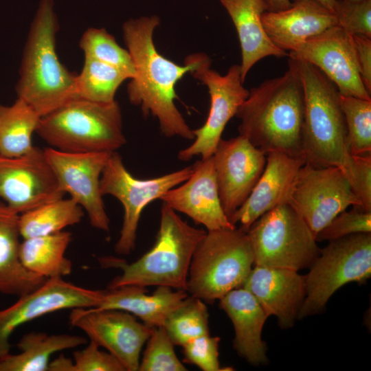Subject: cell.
<instances>
[{"label": "cell", "instance_id": "1", "mask_svg": "<svg viewBox=\"0 0 371 371\" xmlns=\"http://www.w3.org/2000/svg\"><path fill=\"white\" fill-rule=\"evenodd\" d=\"M156 16L126 21L123 37L135 67V75L127 87L128 99L140 106L144 115L157 117L161 132L167 137L178 136L194 139L192 130L175 104V85L192 68L186 57L179 65L161 55L153 42V32L159 25Z\"/></svg>", "mask_w": 371, "mask_h": 371}, {"label": "cell", "instance_id": "2", "mask_svg": "<svg viewBox=\"0 0 371 371\" xmlns=\"http://www.w3.org/2000/svg\"><path fill=\"white\" fill-rule=\"evenodd\" d=\"M288 63L282 76L251 89L236 114L240 121L238 131L265 155L278 151L304 157L303 87L295 67Z\"/></svg>", "mask_w": 371, "mask_h": 371}, {"label": "cell", "instance_id": "3", "mask_svg": "<svg viewBox=\"0 0 371 371\" xmlns=\"http://www.w3.org/2000/svg\"><path fill=\"white\" fill-rule=\"evenodd\" d=\"M206 233L207 231L190 225L163 203L159 230L149 251L131 263L113 256L98 259L102 267L121 271L107 288L156 286L186 291L193 254Z\"/></svg>", "mask_w": 371, "mask_h": 371}, {"label": "cell", "instance_id": "4", "mask_svg": "<svg viewBox=\"0 0 371 371\" xmlns=\"http://www.w3.org/2000/svg\"><path fill=\"white\" fill-rule=\"evenodd\" d=\"M289 60L295 67L303 87L302 149L306 164L315 167H337L351 185L352 158L337 87L313 65L291 58Z\"/></svg>", "mask_w": 371, "mask_h": 371}, {"label": "cell", "instance_id": "5", "mask_svg": "<svg viewBox=\"0 0 371 371\" xmlns=\"http://www.w3.org/2000/svg\"><path fill=\"white\" fill-rule=\"evenodd\" d=\"M58 23L53 0H41L25 45L17 98L41 117L76 97V75L59 60L56 52Z\"/></svg>", "mask_w": 371, "mask_h": 371}, {"label": "cell", "instance_id": "6", "mask_svg": "<svg viewBox=\"0 0 371 371\" xmlns=\"http://www.w3.org/2000/svg\"><path fill=\"white\" fill-rule=\"evenodd\" d=\"M36 132L52 148L67 153H112L126 142L116 100L73 98L41 116Z\"/></svg>", "mask_w": 371, "mask_h": 371}, {"label": "cell", "instance_id": "7", "mask_svg": "<svg viewBox=\"0 0 371 371\" xmlns=\"http://www.w3.org/2000/svg\"><path fill=\"white\" fill-rule=\"evenodd\" d=\"M254 265L247 232L236 227L207 231L193 254L186 291L212 303L243 286Z\"/></svg>", "mask_w": 371, "mask_h": 371}, {"label": "cell", "instance_id": "8", "mask_svg": "<svg viewBox=\"0 0 371 371\" xmlns=\"http://www.w3.org/2000/svg\"><path fill=\"white\" fill-rule=\"evenodd\" d=\"M305 276L306 295L297 319L322 311L331 296L350 282L363 283L371 276V233L329 241Z\"/></svg>", "mask_w": 371, "mask_h": 371}, {"label": "cell", "instance_id": "9", "mask_svg": "<svg viewBox=\"0 0 371 371\" xmlns=\"http://www.w3.org/2000/svg\"><path fill=\"white\" fill-rule=\"evenodd\" d=\"M247 234L254 265L299 271L309 268L320 251L313 232L289 204L262 215Z\"/></svg>", "mask_w": 371, "mask_h": 371}, {"label": "cell", "instance_id": "10", "mask_svg": "<svg viewBox=\"0 0 371 371\" xmlns=\"http://www.w3.org/2000/svg\"><path fill=\"white\" fill-rule=\"evenodd\" d=\"M193 172V166L152 179L134 177L126 169L117 151L112 152L100 177L102 196L109 194L123 205L124 217L115 251L128 255L135 249L139 221L143 210L169 190L186 181Z\"/></svg>", "mask_w": 371, "mask_h": 371}, {"label": "cell", "instance_id": "11", "mask_svg": "<svg viewBox=\"0 0 371 371\" xmlns=\"http://www.w3.org/2000/svg\"><path fill=\"white\" fill-rule=\"evenodd\" d=\"M187 58L192 64L190 73L208 89L210 106L205 124L192 130L193 143L179 152L178 159L181 161H189L195 156L202 159L212 156L225 126L249 93L243 85L240 65H232L222 76L210 68L211 60L205 54L196 53Z\"/></svg>", "mask_w": 371, "mask_h": 371}, {"label": "cell", "instance_id": "12", "mask_svg": "<svg viewBox=\"0 0 371 371\" xmlns=\"http://www.w3.org/2000/svg\"><path fill=\"white\" fill-rule=\"evenodd\" d=\"M289 204L302 218L315 237L350 206H360L350 183L339 168L304 164L300 170Z\"/></svg>", "mask_w": 371, "mask_h": 371}, {"label": "cell", "instance_id": "13", "mask_svg": "<svg viewBox=\"0 0 371 371\" xmlns=\"http://www.w3.org/2000/svg\"><path fill=\"white\" fill-rule=\"evenodd\" d=\"M69 321L118 359L126 371L138 370L142 349L153 328L128 312L98 307L73 308Z\"/></svg>", "mask_w": 371, "mask_h": 371}, {"label": "cell", "instance_id": "14", "mask_svg": "<svg viewBox=\"0 0 371 371\" xmlns=\"http://www.w3.org/2000/svg\"><path fill=\"white\" fill-rule=\"evenodd\" d=\"M43 150L60 189L86 211L91 226L109 232L110 220L100 191V177L111 153H67L52 147Z\"/></svg>", "mask_w": 371, "mask_h": 371}, {"label": "cell", "instance_id": "15", "mask_svg": "<svg viewBox=\"0 0 371 371\" xmlns=\"http://www.w3.org/2000/svg\"><path fill=\"white\" fill-rule=\"evenodd\" d=\"M101 294L102 290L83 288L55 278L19 296L12 306L0 310V361L10 354V338L19 326L60 310L96 307Z\"/></svg>", "mask_w": 371, "mask_h": 371}, {"label": "cell", "instance_id": "16", "mask_svg": "<svg viewBox=\"0 0 371 371\" xmlns=\"http://www.w3.org/2000/svg\"><path fill=\"white\" fill-rule=\"evenodd\" d=\"M65 194L44 150L34 146L21 157L0 155V198L19 214Z\"/></svg>", "mask_w": 371, "mask_h": 371}, {"label": "cell", "instance_id": "17", "mask_svg": "<svg viewBox=\"0 0 371 371\" xmlns=\"http://www.w3.org/2000/svg\"><path fill=\"white\" fill-rule=\"evenodd\" d=\"M289 56L317 67L340 95L371 100L360 76L352 35L341 27L334 25L308 38Z\"/></svg>", "mask_w": 371, "mask_h": 371}, {"label": "cell", "instance_id": "18", "mask_svg": "<svg viewBox=\"0 0 371 371\" xmlns=\"http://www.w3.org/2000/svg\"><path fill=\"white\" fill-rule=\"evenodd\" d=\"M212 158L221 203L229 218L247 200L261 176L266 155L239 135L221 139Z\"/></svg>", "mask_w": 371, "mask_h": 371}, {"label": "cell", "instance_id": "19", "mask_svg": "<svg viewBox=\"0 0 371 371\" xmlns=\"http://www.w3.org/2000/svg\"><path fill=\"white\" fill-rule=\"evenodd\" d=\"M304 157L271 151L266 154V164L256 184L245 203L229 217L247 232L262 215L277 206L289 204Z\"/></svg>", "mask_w": 371, "mask_h": 371}, {"label": "cell", "instance_id": "20", "mask_svg": "<svg viewBox=\"0 0 371 371\" xmlns=\"http://www.w3.org/2000/svg\"><path fill=\"white\" fill-rule=\"evenodd\" d=\"M190 177L160 200L175 212L203 225L207 231L234 228L221 203L212 156L197 161Z\"/></svg>", "mask_w": 371, "mask_h": 371}, {"label": "cell", "instance_id": "21", "mask_svg": "<svg viewBox=\"0 0 371 371\" xmlns=\"http://www.w3.org/2000/svg\"><path fill=\"white\" fill-rule=\"evenodd\" d=\"M243 287L282 328L292 327L306 295L305 276L288 269L254 265Z\"/></svg>", "mask_w": 371, "mask_h": 371}, {"label": "cell", "instance_id": "22", "mask_svg": "<svg viewBox=\"0 0 371 371\" xmlns=\"http://www.w3.org/2000/svg\"><path fill=\"white\" fill-rule=\"evenodd\" d=\"M262 22L271 42L285 52L337 25L334 12L316 0H293L286 9L265 11Z\"/></svg>", "mask_w": 371, "mask_h": 371}, {"label": "cell", "instance_id": "23", "mask_svg": "<svg viewBox=\"0 0 371 371\" xmlns=\"http://www.w3.org/2000/svg\"><path fill=\"white\" fill-rule=\"evenodd\" d=\"M219 306L233 324L234 348L238 355L253 366L265 364L268 359L262 331L269 317L256 297L241 286L222 297Z\"/></svg>", "mask_w": 371, "mask_h": 371}, {"label": "cell", "instance_id": "24", "mask_svg": "<svg viewBox=\"0 0 371 371\" xmlns=\"http://www.w3.org/2000/svg\"><path fill=\"white\" fill-rule=\"evenodd\" d=\"M146 287L134 285L102 290L98 308L116 309L139 317L150 328L164 326L170 314L189 296L186 290L157 286L152 294Z\"/></svg>", "mask_w": 371, "mask_h": 371}, {"label": "cell", "instance_id": "25", "mask_svg": "<svg viewBox=\"0 0 371 371\" xmlns=\"http://www.w3.org/2000/svg\"><path fill=\"white\" fill-rule=\"evenodd\" d=\"M237 32L240 49V78L244 82L249 71L268 56L283 58L286 52L276 47L268 37L262 22L267 11L264 0H220Z\"/></svg>", "mask_w": 371, "mask_h": 371}, {"label": "cell", "instance_id": "26", "mask_svg": "<svg viewBox=\"0 0 371 371\" xmlns=\"http://www.w3.org/2000/svg\"><path fill=\"white\" fill-rule=\"evenodd\" d=\"M19 219L18 213L0 202V293L18 297L47 280L27 270L20 260Z\"/></svg>", "mask_w": 371, "mask_h": 371}, {"label": "cell", "instance_id": "27", "mask_svg": "<svg viewBox=\"0 0 371 371\" xmlns=\"http://www.w3.org/2000/svg\"><path fill=\"white\" fill-rule=\"evenodd\" d=\"M85 344L87 339L78 335L31 332L17 344L19 354L10 353L0 361V371H46L52 355Z\"/></svg>", "mask_w": 371, "mask_h": 371}, {"label": "cell", "instance_id": "28", "mask_svg": "<svg viewBox=\"0 0 371 371\" xmlns=\"http://www.w3.org/2000/svg\"><path fill=\"white\" fill-rule=\"evenodd\" d=\"M72 240L71 234L61 231L53 234L24 238L20 244L19 258L33 273L48 278L69 276L72 264L65 251Z\"/></svg>", "mask_w": 371, "mask_h": 371}, {"label": "cell", "instance_id": "29", "mask_svg": "<svg viewBox=\"0 0 371 371\" xmlns=\"http://www.w3.org/2000/svg\"><path fill=\"white\" fill-rule=\"evenodd\" d=\"M41 116L24 100L10 106L0 104V155L16 157L32 151V135Z\"/></svg>", "mask_w": 371, "mask_h": 371}, {"label": "cell", "instance_id": "30", "mask_svg": "<svg viewBox=\"0 0 371 371\" xmlns=\"http://www.w3.org/2000/svg\"><path fill=\"white\" fill-rule=\"evenodd\" d=\"M84 210L71 198H60L19 214L20 235L24 238L53 234L82 220Z\"/></svg>", "mask_w": 371, "mask_h": 371}, {"label": "cell", "instance_id": "31", "mask_svg": "<svg viewBox=\"0 0 371 371\" xmlns=\"http://www.w3.org/2000/svg\"><path fill=\"white\" fill-rule=\"evenodd\" d=\"M131 76L113 66L85 57L80 74L76 75V97L98 102H111L120 85Z\"/></svg>", "mask_w": 371, "mask_h": 371}, {"label": "cell", "instance_id": "32", "mask_svg": "<svg viewBox=\"0 0 371 371\" xmlns=\"http://www.w3.org/2000/svg\"><path fill=\"white\" fill-rule=\"evenodd\" d=\"M164 327L175 346L181 347L195 338L210 334L209 313L205 303L188 296L170 314Z\"/></svg>", "mask_w": 371, "mask_h": 371}, {"label": "cell", "instance_id": "33", "mask_svg": "<svg viewBox=\"0 0 371 371\" xmlns=\"http://www.w3.org/2000/svg\"><path fill=\"white\" fill-rule=\"evenodd\" d=\"M340 103L350 155L371 154V100L340 95Z\"/></svg>", "mask_w": 371, "mask_h": 371}, {"label": "cell", "instance_id": "34", "mask_svg": "<svg viewBox=\"0 0 371 371\" xmlns=\"http://www.w3.org/2000/svg\"><path fill=\"white\" fill-rule=\"evenodd\" d=\"M79 47L85 57L118 68L128 74L131 79L134 76L135 67L128 51L121 47L105 29H87L80 40Z\"/></svg>", "mask_w": 371, "mask_h": 371}, {"label": "cell", "instance_id": "35", "mask_svg": "<svg viewBox=\"0 0 371 371\" xmlns=\"http://www.w3.org/2000/svg\"><path fill=\"white\" fill-rule=\"evenodd\" d=\"M175 344L164 326L153 328L146 341L138 370L185 371L186 366L177 356Z\"/></svg>", "mask_w": 371, "mask_h": 371}, {"label": "cell", "instance_id": "36", "mask_svg": "<svg viewBox=\"0 0 371 371\" xmlns=\"http://www.w3.org/2000/svg\"><path fill=\"white\" fill-rule=\"evenodd\" d=\"M360 233H371V212H367L360 206L336 216L315 236L317 242L332 241L349 235Z\"/></svg>", "mask_w": 371, "mask_h": 371}, {"label": "cell", "instance_id": "37", "mask_svg": "<svg viewBox=\"0 0 371 371\" xmlns=\"http://www.w3.org/2000/svg\"><path fill=\"white\" fill-rule=\"evenodd\" d=\"M333 12L337 25L352 35L371 38V0H336Z\"/></svg>", "mask_w": 371, "mask_h": 371}, {"label": "cell", "instance_id": "38", "mask_svg": "<svg viewBox=\"0 0 371 371\" xmlns=\"http://www.w3.org/2000/svg\"><path fill=\"white\" fill-rule=\"evenodd\" d=\"M220 338L207 334L182 346L184 361L203 371L229 370L221 368L218 360Z\"/></svg>", "mask_w": 371, "mask_h": 371}, {"label": "cell", "instance_id": "39", "mask_svg": "<svg viewBox=\"0 0 371 371\" xmlns=\"http://www.w3.org/2000/svg\"><path fill=\"white\" fill-rule=\"evenodd\" d=\"M73 356L74 371H126L118 359L91 341Z\"/></svg>", "mask_w": 371, "mask_h": 371}, {"label": "cell", "instance_id": "40", "mask_svg": "<svg viewBox=\"0 0 371 371\" xmlns=\"http://www.w3.org/2000/svg\"><path fill=\"white\" fill-rule=\"evenodd\" d=\"M353 181L351 188L361 204V208L371 212V154L352 155Z\"/></svg>", "mask_w": 371, "mask_h": 371}, {"label": "cell", "instance_id": "41", "mask_svg": "<svg viewBox=\"0 0 371 371\" xmlns=\"http://www.w3.org/2000/svg\"><path fill=\"white\" fill-rule=\"evenodd\" d=\"M360 76L364 86L371 93V39L363 34L352 35Z\"/></svg>", "mask_w": 371, "mask_h": 371}, {"label": "cell", "instance_id": "42", "mask_svg": "<svg viewBox=\"0 0 371 371\" xmlns=\"http://www.w3.org/2000/svg\"><path fill=\"white\" fill-rule=\"evenodd\" d=\"M49 371H74L73 360L64 355L49 362L48 366Z\"/></svg>", "mask_w": 371, "mask_h": 371}, {"label": "cell", "instance_id": "43", "mask_svg": "<svg viewBox=\"0 0 371 371\" xmlns=\"http://www.w3.org/2000/svg\"><path fill=\"white\" fill-rule=\"evenodd\" d=\"M267 11L277 12L286 9L291 5V0H264Z\"/></svg>", "mask_w": 371, "mask_h": 371}, {"label": "cell", "instance_id": "44", "mask_svg": "<svg viewBox=\"0 0 371 371\" xmlns=\"http://www.w3.org/2000/svg\"><path fill=\"white\" fill-rule=\"evenodd\" d=\"M326 8L333 12L336 0H316Z\"/></svg>", "mask_w": 371, "mask_h": 371}, {"label": "cell", "instance_id": "45", "mask_svg": "<svg viewBox=\"0 0 371 371\" xmlns=\"http://www.w3.org/2000/svg\"><path fill=\"white\" fill-rule=\"evenodd\" d=\"M352 1H357V0H352Z\"/></svg>", "mask_w": 371, "mask_h": 371}]
</instances>
